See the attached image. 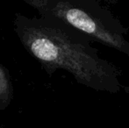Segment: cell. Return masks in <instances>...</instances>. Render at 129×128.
I'll use <instances>...</instances> for the list:
<instances>
[{"mask_svg": "<svg viewBox=\"0 0 129 128\" xmlns=\"http://www.w3.org/2000/svg\"><path fill=\"white\" fill-rule=\"evenodd\" d=\"M13 30L25 50L51 76L58 69L71 74L78 84L117 94L129 88L120 82L122 71L99 56L89 36L57 20L15 13Z\"/></svg>", "mask_w": 129, "mask_h": 128, "instance_id": "1", "label": "cell"}, {"mask_svg": "<svg viewBox=\"0 0 129 128\" xmlns=\"http://www.w3.org/2000/svg\"><path fill=\"white\" fill-rule=\"evenodd\" d=\"M40 17L57 20L129 56L128 28L98 0H24Z\"/></svg>", "mask_w": 129, "mask_h": 128, "instance_id": "2", "label": "cell"}, {"mask_svg": "<svg viewBox=\"0 0 129 128\" xmlns=\"http://www.w3.org/2000/svg\"><path fill=\"white\" fill-rule=\"evenodd\" d=\"M14 97L13 83L8 68L0 64V111L10 106Z\"/></svg>", "mask_w": 129, "mask_h": 128, "instance_id": "3", "label": "cell"}, {"mask_svg": "<svg viewBox=\"0 0 129 128\" xmlns=\"http://www.w3.org/2000/svg\"><path fill=\"white\" fill-rule=\"evenodd\" d=\"M0 128H4V126L3 125H0Z\"/></svg>", "mask_w": 129, "mask_h": 128, "instance_id": "4", "label": "cell"}]
</instances>
